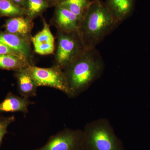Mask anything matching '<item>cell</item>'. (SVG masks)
<instances>
[{"instance_id":"cell-1","label":"cell","mask_w":150,"mask_h":150,"mask_svg":"<svg viewBox=\"0 0 150 150\" xmlns=\"http://www.w3.org/2000/svg\"><path fill=\"white\" fill-rule=\"evenodd\" d=\"M104 61L96 48L86 49L63 69L69 88V97L80 94L101 76Z\"/></svg>"},{"instance_id":"cell-2","label":"cell","mask_w":150,"mask_h":150,"mask_svg":"<svg viewBox=\"0 0 150 150\" xmlns=\"http://www.w3.org/2000/svg\"><path fill=\"white\" fill-rule=\"evenodd\" d=\"M120 23L105 3L93 0L81 20L78 31L86 49L95 48Z\"/></svg>"},{"instance_id":"cell-3","label":"cell","mask_w":150,"mask_h":150,"mask_svg":"<svg viewBox=\"0 0 150 150\" xmlns=\"http://www.w3.org/2000/svg\"><path fill=\"white\" fill-rule=\"evenodd\" d=\"M83 131L84 150H125L123 142L106 118L88 123Z\"/></svg>"},{"instance_id":"cell-4","label":"cell","mask_w":150,"mask_h":150,"mask_svg":"<svg viewBox=\"0 0 150 150\" xmlns=\"http://www.w3.org/2000/svg\"><path fill=\"white\" fill-rule=\"evenodd\" d=\"M57 38L54 65L63 70L86 48L78 30L71 32L57 30Z\"/></svg>"},{"instance_id":"cell-5","label":"cell","mask_w":150,"mask_h":150,"mask_svg":"<svg viewBox=\"0 0 150 150\" xmlns=\"http://www.w3.org/2000/svg\"><path fill=\"white\" fill-rule=\"evenodd\" d=\"M28 72L38 87L47 86L57 89L69 96V88L63 70L56 66L43 68L34 65L27 67Z\"/></svg>"},{"instance_id":"cell-6","label":"cell","mask_w":150,"mask_h":150,"mask_svg":"<svg viewBox=\"0 0 150 150\" xmlns=\"http://www.w3.org/2000/svg\"><path fill=\"white\" fill-rule=\"evenodd\" d=\"M84 146L83 130L65 129L50 137L43 146L32 150H84Z\"/></svg>"},{"instance_id":"cell-7","label":"cell","mask_w":150,"mask_h":150,"mask_svg":"<svg viewBox=\"0 0 150 150\" xmlns=\"http://www.w3.org/2000/svg\"><path fill=\"white\" fill-rule=\"evenodd\" d=\"M43 23V29L31 38V42L35 53L41 55H50L55 50V39L49 24L45 21Z\"/></svg>"},{"instance_id":"cell-8","label":"cell","mask_w":150,"mask_h":150,"mask_svg":"<svg viewBox=\"0 0 150 150\" xmlns=\"http://www.w3.org/2000/svg\"><path fill=\"white\" fill-rule=\"evenodd\" d=\"M0 42L21 54L30 65H34L31 41L15 34L6 33H0Z\"/></svg>"},{"instance_id":"cell-9","label":"cell","mask_w":150,"mask_h":150,"mask_svg":"<svg viewBox=\"0 0 150 150\" xmlns=\"http://www.w3.org/2000/svg\"><path fill=\"white\" fill-rule=\"evenodd\" d=\"M80 21L74 14L67 8L58 5L51 23L57 28V30L71 32L78 30Z\"/></svg>"},{"instance_id":"cell-10","label":"cell","mask_w":150,"mask_h":150,"mask_svg":"<svg viewBox=\"0 0 150 150\" xmlns=\"http://www.w3.org/2000/svg\"><path fill=\"white\" fill-rule=\"evenodd\" d=\"M33 25V20L28 17H15L9 19L6 22V31L31 41Z\"/></svg>"},{"instance_id":"cell-11","label":"cell","mask_w":150,"mask_h":150,"mask_svg":"<svg viewBox=\"0 0 150 150\" xmlns=\"http://www.w3.org/2000/svg\"><path fill=\"white\" fill-rule=\"evenodd\" d=\"M33 104V102L30 101L29 98L18 96L10 92L0 103V113L21 112L25 115L28 112L29 105Z\"/></svg>"},{"instance_id":"cell-12","label":"cell","mask_w":150,"mask_h":150,"mask_svg":"<svg viewBox=\"0 0 150 150\" xmlns=\"http://www.w3.org/2000/svg\"><path fill=\"white\" fill-rule=\"evenodd\" d=\"M26 68L16 70L15 75L19 93L21 96L29 98L37 95L38 87Z\"/></svg>"},{"instance_id":"cell-13","label":"cell","mask_w":150,"mask_h":150,"mask_svg":"<svg viewBox=\"0 0 150 150\" xmlns=\"http://www.w3.org/2000/svg\"><path fill=\"white\" fill-rule=\"evenodd\" d=\"M105 3L112 15L121 23L132 13L135 0H105Z\"/></svg>"},{"instance_id":"cell-14","label":"cell","mask_w":150,"mask_h":150,"mask_svg":"<svg viewBox=\"0 0 150 150\" xmlns=\"http://www.w3.org/2000/svg\"><path fill=\"white\" fill-rule=\"evenodd\" d=\"M30 65L26 59L22 57L11 54L0 55V69L17 70Z\"/></svg>"},{"instance_id":"cell-15","label":"cell","mask_w":150,"mask_h":150,"mask_svg":"<svg viewBox=\"0 0 150 150\" xmlns=\"http://www.w3.org/2000/svg\"><path fill=\"white\" fill-rule=\"evenodd\" d=\"M90 0H60L58 5L69 10L81 21L88 8Z\"/></svg>"},{"instance_id":"cell-16","label":"cell","mask_w":150,"mask_h":150,"mask_svg":"<svg viewBox=\"0 0 150 150\" xmlns=\"http://www.w3.org/2000/svg\"><path fill=\"white\" fill-rule=\"evenodd\" d=\"M24 6L27 16L33 20L47 8L48 3L46 0H25Z\"/></svg>"},{"instance_id":"cell-17","label":"cell","mask_w":150,"mask_h":150,"mask_svg":"<svg viewBox=\"0 0 150 150\" xmlns=\"http://www.w3.org/2000/svg\"><path fill=\"white\" fill-rule=\"evenodd\" d=\"M0 13L3 16L15 17L26 14L24 8L19 6L11 0H0Z\"/></svg>"},{"instance_id":"cell-18","label":"cell","mask_w":150,"mask_h":150,"mask_svg":"<svg viewBox=\"0 0 150 150\" xmlns=\"http://www.w3.org/2000/svg\"><path fill=\"white\" fill-rule=\"evenodd\" d=\"M14 115L0 116V149L5 136L8 133V128L11 123L15 121Z\"/></svg>"},{"instance_id":"cell-19","label":"cell","mask_w":150,"mask_h":150,"mask_svg":"<svg viewBox=\"0 0 150 150\" xmlns=\"http://www.w3.org/2000/svg\"><path fill=\"white\" fill-rule=\"evenodd\" d=\"M2 54H11V55L19 56L25 59L21 54L15 51L14 50H13L11 48L7 46L5 44L0 42V55H2Z\"/></svg>"},{"instance_id":"cell-20","label":"cell","mask_w":150,"mask_h":150,"mask_svg":"<svg viewBox=\"0 0 150 150\" xmlns=\"http://www.w3.org/2000/svg\"><path fill=\"white\" fill-rule=\"evenodd\" d=\"M12 1L14 2V4L18 6H19L21 5L24 6L25 1V0H12Z\"/></svg>"},{"instance_id":"cell-21","label":"cell","mask_w":150,"mask_h":150,"mask_svg":"<svg viewBox=\"0 0 150 150\" xmlns=\"http://www.w3.org/2000/svg\"><path fill=\"white\" fill-rule=\"evenodd\" d=\"M47 1H54L55 0H47Z\"/></svg>"}]
</instances>
